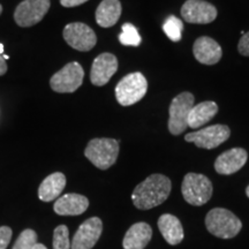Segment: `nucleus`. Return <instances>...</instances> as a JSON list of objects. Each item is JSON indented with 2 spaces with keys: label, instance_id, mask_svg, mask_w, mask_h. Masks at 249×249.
<instances>
[{
  "label": "nucleus",
  "instance_id": "f8f14e48",
  "mask_svg": "<svg viewBox=\"0 0 249 249\" xmlns=\"http://www.w3.org/2000/svg\"><path fill=\"white\" fill-rule=\"evenodd\" d=\"M181 17L186 22L208 24L217 18V9L204 0H187L181 7Z\"/></svg>",
  "mask_w": 249,
  "mask_h": 249
},
{
  "label": "nucleus",
  "instance_id": "72a5a7b5",
  "mask_svg": "<svg viewBox=\"0 0 249 249\" xmlns=\"http://www.w3.org/2000/svg\"><path fill=\"white\" fill-rule=\"evenodd\" d=\"M1 13H2V6L0 5V15H1Z\"/></svg>",
  "mask_w": 249,
  "mask_h": 249
},
{
  "label": "nucleus",
  "instance_id": "473e14b6",
  "mask_svg": "<svg viewBox=\"0 0 249 249\" xmlns=\"http://www.w3.org/2000/svg\"><path fill=\"white\" fill-rule=\"evenodd\" d=\"M246 195H247L248 198H249V185L247 186V188H246Z\"/></svg>",
  "mask_w": 249,
  "mask_h": 249
},
{
  "label": "nucleus",
  "instance_id": "20e7f679",
  "mask_svg": "<svg viewBox=\"0 0 249 249\" xmlns=\"http://www.w3.org/2000/svg\"><path fill=\"white\" fill-rule=\"evenodd\" d=\"M181 193L187 203L201 207L208 203L213 196V182L200 173H187L181 185Z\"/></svg>",
  "mask_w": 249,
  "mask_h": 249
},
{
  "label": "nucleus",
  "instance_id": "0eeeda50",
  "mask_svg": "<svg viewBox=\"0 0 249 249\" xmlns=\"http://www.w3.org/2000/svg\"><path fill=\"white\" fill-rule=\"evenodd\" d=\"M85 71L79 62L73 61L64 66L50 79V87L55 92L70 93L82 86Z\"/></svg>",
  "mask_w": 249,
  "mask_h": 249
},
{
  "label": "nucleus",
  "instance_id": "f3484780",
  "mask_svg": "<svg viewBox=\"0 0 249 249\" xmlns=\"http://www.w3.org/2000/svg\"><path fill=\"white\" fill-rule=\"evenodd\" d=\"M152 238V229L148 223L133 224L124 236V249H144Z\"/></svg>",
  "mask_w": 249,
  "mask_h": 249
},
{
  "label": "nucleus",
  "instance_id": "7ed1b4c3",
  "mask_svg": "<svg viewBox=\"0 0 249 249\" xmlns=\"http://www.w3.org/2000/svg\"><path fill=\"white\" fill-rule=\"evenodd\" d=\"M85 156L97 169H110L119 156V141L107 138L92 139L87 145Z\"/></svg>",
  "mask_w": 249,
  "mask_h": 249
},
{
  "label": "nucleus",
  "instance_id": "5701e85b",
  "mask_svg": "<svg viewBox=\"0 0 249 249\" xmlns=\"http://www.w3.org/2000/svg\"><path fill=\"white\" fill-rule=\"evenodd\" d=\"M119 40L124 46H139L141 44V36L132 23H124L121 28Z\"/></svg>",
  "mask_w": 249,
  "mask_h": 249
},
{
  "label": "nucleus",
  "instance_id": "2f4dec72",
  "mask_svg": "<svg viewBox=\"0 0 249 249\" xmlns=\"http://www.w3.org/2000/svg\"><path fill=\"white\" fill-rule=\"evenodd\" d=\"M2 55V58H4V60H8L9 59V55H7V54H1Z\"/></svg>",
  "mask_w": 249,
  "mask_h": 249
},
{
  "label": "nucleus",
  "instance_id": "393cba45",
  "mask_svg": "<svg viewBox=\"0 0 249 249\" xmlns=\"http://www.w3.org/2000/svg\"><path fill=\"white\" fill-rule=\"evenodd\" d=\"M36 244L37 233L34 230L27 229L20 233L13 246V249H33Z\"/></svg>",
  "mask_w": 249,
  "mask_h": 249
},
{
  "label": "nucleus",
  "instance_id": "4468645a",
  "mask_svg": "<svg viewBox=\"0 0 249 249\" xmlns=\"http://www.w3.org/2000/svg\"><path fill=\"white\" fill-rule=\"evenodd\" d=\"M248 154L242 148H232L223 152L214 160V170L218 174L230 176L240 171L247 163Z\"/></svg>",
  "mask_w": 249,
  "mask_h": 249
},
{
  "label": "nucleus",
  "instance_id": "6ab92c4d",
  "mask_svg": "<svg viewBox=\"0 0 249 249\" xmlns=\"http://www.w3.org/2000/svg\"><path fill=\"white\" fill-rule=\"evenodd\" d=\"M66 187V177L61 172H54L43 180L38 188V197L43 202H52L60 196Z\"/></svg>",
  "mask_w": 249,
  "mask_h": 249
},
{
  "label": "nucleus",
  "instance_id": "9d476101",
  "mask_svg": "<svg viewBox=\"0 0 249 249\" xmlns=\"http://www.w3.org/2000/svg\"><path fill=\"white\" fill-rule=\"evenodd\" d=\"M50 0H23L14 12V20L18 27L29 28L39 23L49 12Z\"/></svg>",
  "mask_w": 249,
  "mask_h": 249
},
{
  "label": "nucleus",
  "instance_id": "39448f33",
  "mask_svg": "<svg viewBox=\"0 0 249 249\" xmlns=\"http://www.w3.org/2000/svg\"><path fill=\"white\" fill-rule=\"evenodd\" d=\"M148 90V81L140 71L123 77L116 87V98L123 107H130L141 101Z\"/></svg>",
  "mask_w": 249,
  "mask_h": 249
},
{
  "label": "nucleus",
  "instance_id": "f257e3e1",
  "mask_svg": "<svg viewBox=\"0 0 249 249\" xmlns=\"http://www.w3.org/2000/svg\"><path fill=\"white\" fill-rule=\"evenodd\" d=\"M171 189L172 183L166 176L151 174L135 187L132 194L133 204L140 210H150L169 198Z\"/></svg>",
  "mask_w": 249,
  "mask_h": 249
},
{
  "label": "nucleus",
  "instance_id": "1a4fd4ad",
  "mask_svg": "<svg viewBox=\"0 0 249 249\" xmlns=\"http://www.w3.org/2000/svg\"><path fill=\"white\" fill-rule=\"evenodd\" d=\"M65 42L71 48L81 52H88L95 48L97 36L88 24L82 22L68 23L62 31Z\"/></svg>",
  "mask_w": 249,
  "mask_h": 249
},
{
  "label": "nucleus",
  "instance_id": "4be33fe9",
  "mask_svg": "<svg viewBox=\"0 0 249 249\" xmlns=\"http://www.w3.org/2000/svg\"><path fill=\"white\" fill-rule=\"evenodd\" d=\"M163 30L172 42H179L181 39L182 30H183V23L182 21L174 15H171L165 20L163 24Z\"/></svg>",
  "mask_w": 249,
  "mask_h": 249
},
{
  "label": "nucleus",
  "instance_id": "f03ea898",
  "mask_svg": "<svg viewBox=\"0 0 249 249\" xmlns=\"http://www.w3.org/2000/svg\"><path fill=\"white\" fill-rule=\"evenodd\" d=\"M205 227L211 234L219 239H232L240 233L242 222L232 211L224 208L211 209L205 216Z\"/></svg>",
  "mask_w": 249,
  "mask_h": 249
},
{
  "label": "nucleus",
  "instance_id": "423d86ee",
  "mask_svg": "<svg viewBox=\"0 0 249 249\" xmlns=\"http://www.w3.org/2000/svg\"><path fill=\"white\" fill-rule=\"evenodd\" d=\"M194 95L188 91L179 93L178 96H176L172 99L169 108L170 118L169 124H167L170 133L172 135H180L188 127L187 120H188L189 112L194 107Z\"/></svg>",
  "mask_w": 249,
  "mask_h": 249
},
{
  "label": "nucleus",
  "instance_id": "412c9836",
  "mask_svg": "<svg viewBox=\"0 0 249 249\" xmlns=\"http://www.w3.org/2000/svg\"><path fill=\"white\" fill-rule=\"evenodd\" d=\"M218 112V105L213 101L202 102L200 104L194 105L189 112L187 124L193 129L200 128L213 119Z\"/></svg>",
  "mask_w": 249,
  "mask_h": 249
},
{
  "label": "nucleus",
  "instance_id": "aec40b11",
  "mask_svg": "<svg viewBox=\"0 0 249 249\" xmlns=\"http://www.w3.org/2000/svg\"><path fill=\"white\" fill-rule=\"evenodd\" d=\"M96 22L102 28L113 27L119 21L121 4L119 0H103L96 9Z\"/></svg>",
  "mask_w": 249,
  "mask_h": 249
},
{
  "label": "nucleus",
  "instance_id": "2eb2a0df",
  "mask_svg": "<svg viewBox=\"0 0 249 249\" xmlns=\"http://www.w3.org/2000/svg\"><path fill=\"white\" fill-rule=\"evenodd\" d=\"M193 54L201 64L214 65L222 59L223 50L211 37L202 36L195 40L193 46Z\"/></svg>",
  "mask_w": 249,
  "mask_h": 249
},
{
  "label": "nucleus",
  "instance_id": "6e6552de",
  "mask_svg": "<svg viewBox=\"0 0 249 249\" xmlns=\"http://www.w3.org/2000/svg\"><path fill=\"white\" fill-rule=\"evenodd\" d=\"M231 135V129L226 124H213L203 129L188 133L185 136L187 142L194 143L196 147L202 149H214L227 141Z\"/></svg>",
  "mask_w": 249,
  "mask_h": 249
},
{
  "label": "nucleus",
  "instance_id": "a211bd4d",
  "mask_svg": "<svg viewBox=\"0 0 249 249\" xmlns=\"http://www.w3.org/2000/svg\"><path fill=\"white\" fill-rule=\"evenodd\" d=\"M157 225L165 241L169 245L177 246L183 240L185 232H183L182 224L178 219V217L171 213H164L158 219Z\"/></svg>",
  "mask_w": 249,
  "mask_h": 249
},
{
  "label": "nucleus",
  "instance_id": "a878e982",
  "mask_svg": "<svg viewBox=\"0 0 249 249\" xmlns=\"http://www.w3.org/2000/svg\"><path fill=\"white\" fill-rule=\"evenodd\" d=\"M12 229L8 226H1L0 227V249H6L8 247L9 242L12 239Z\"/></svg>",
  "mask_w": 249,
  "mask_h": 249
},
{
  "label": "nucleus",
  "instance_id": "c85d7f7f",
  "mask_svg": "<svg viewBox=\"0 0 249 249\" xmlns=\"http://www.w3.org/2000/svg\"><path fill=\"white\" fill-rule=\"evenodd\" d=\"M6 71H7V64H6V60H4L2 55L0 54V76L5 75Z\"/></svg>",
  "mask_w": 249,
  "mask_h": 249
},
{
  "label": "nucleus",
  "instance_id": "c756f323",
  "mask_svg": "<svg viewBox=\"0 0 249 249\" xmlns=\"http://www.w3.org/2000/svg\"><path fill=\"white\" fill-rule=\"evenodd\" d=\"M33 249H48V248H46L43 244H39V242H37V244L34 246Z\"/></svg>",
  "mask_w": 249,
  "mask_h": 249
},
{
  "label": "nucleus",
  "instance_id": "9b49d317",
  "mask_svg": "<svg viewBox=\"0 0 249 249\" xmlns=\"http://www.w3.org/2000/svg\"><path fill=\"white\" fill-rule=\"evenodd\" d=\"M103 222L101 218L91 217L83 222L71 241V249H92L101 238Z\"/></svg>",
  "mask_w": 249,
  "mask_h": 249
},
{
  "label": "nucleus",
  "instance_id": "dca6fc26",
  "mask_svg": "<svg viewBox=\"0 0 249 249\" xmlns=\"http://www.w3.org/2000/svg\"><path fill=\"white\" fill-rule=\"evenodd\" d=\"M89 207V200L86 196L71 193L58 197L54 202L53 210L59 216H79L86 213Z\"/></svg>",
  "mask_w": 249,
  "mask_h": 249
},
{
  "label": "nucleus",
  "instance_id": "cd10ccee",
  "mask_svg": "<svg viewBox=\"0 0 249 249\" xmlns=\"http://www.w3.org/2000/svg\"><path fill=\"white\" fill-rule=\"evenodd\" d=\"M88 1V0H60V4L64 7H76V6H80L85 2Z\"/></svg>",
  "mask_w": 249,
  "mask_h": 249
},
{
  "label": "nucleus",
  "instance_id": "bb28decb",
  "mask_svg": "<svg viewBox=\"0 0 249 249\" xmlns=\"http://www.w3.org/2000/svg\"><path fill=\"white\" fill-rule=\"evenodd\" d=\"M238 51L241 55L249 57V31L241 36L238 44Z\"/></svg>",
  "mask_w": 249,
  "mask_h": 249
},
{
  "label": "nucleus",
  "instance_id": "b1692460",
  "mask_svg": "<svg viewBox=\"0 0 249 249\" xmlns=\"http://www.w3.org/2000/svg\"><path fill=\"white\" fill-rule=\"evenodd\" d=\"M53 249H71L70 231L66 225H59L53 231Z\"/></svg>",
  "mask_w": 249,
  "mask_h": 249
},
{
  "label": "nucleus",
  "instance_id": "7c9ffc66",
  "mask_svg": "<svg viewBox=\"0 0 249 249\" xmlns=\"http://www.w3.org/2000/svg\"><path fill=\"white\" fill-rule=\"evenodd\" d=\"M0 54H4V45L0 43Z\"/></svg>",
  "mask_w": 249,
  "mask_h": 249
},
{
  "label": "nucleus",
  "instance_id": "ddd939ff",
  "mask_svg": "<svg viewBox=\"0 0 249 249\" xmlns=\"http://www.w3.org/2000/svg\"><path fill=\"white\" fill-rule=\"evenodd\" d=\"M118 71V59L114 54L105 53L99 54L92 62L91 71H90V81L93 86H105L111 77Z\"/></svg>",
  "mask_w": 249,
  "mask_h": 249
}]
</instances>
